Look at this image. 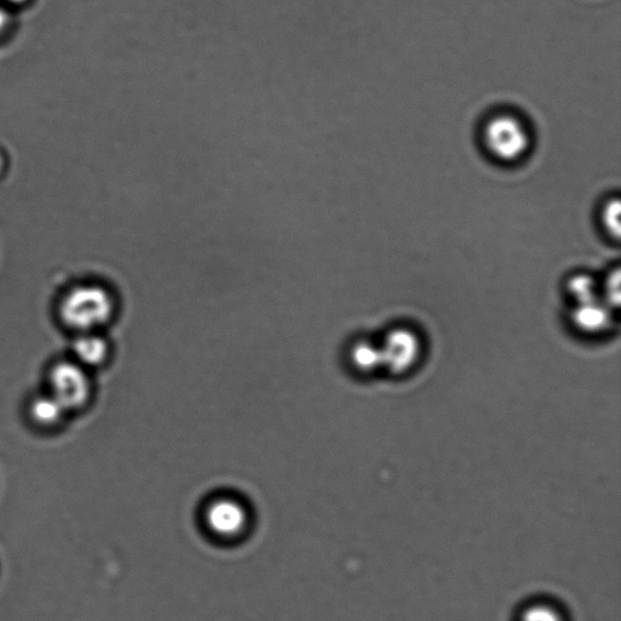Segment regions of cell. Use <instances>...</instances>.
Returning a JSON list of instances; mask_svg holds the SVG:
<instances>
[{"label": "cell", "instance_id": "cell-1", "mask_svg": "<svg viewBox=\"0 0 621 621\" xmlns=\"http://www.w3.org/2000/svg\"><path fill=\"white\" fill-rule=\"evenodd\" d=\"M59 313L65 326L77 333L98 332L115 316L116 300L99 284H79L62 298Z\"/></svg>", "mask_w": 621, "mask_h": 621}, {"label": "cell", "instance_id": "cell-2", "mask_svg": "<svg viewBox=\"0 0 621 621\" xmlns=\"http://www.w3.org/2000/svg\"><path fill=\"white\" fill-rule=\"evenodd\" d=\"M483 142L489 155L497 161L516 163L531 150L532 135L521 117L504 112L484 124Z\"/></svg>", "mask_w": 621, "mask_h": 621}, {"label": "cell", "instance_id": "cell-3", "mask_svg": "<svg viewBox=\"0 0 621 621\" xmlns=\"http://www.w3.org/2000/svg\"><path fill=\"white\" fill-rule=\"evenodd\" d=\"M49 393L58 400L67 412L87 406L93 393L88 369L76 361H60L50 368Z\"/></svg>", "mask_w": 621, "mask_h": 621}, {"label": "cell", "instance_id": "cell-4", "mask_svg": "<svg viewBox=\"0 0 621 621\" xmlns=\"http://www.w3.org/2000/svg\"><path fill=\"white\" fill-rule=\"evenodd\" d=\"M381 362L393 374L409 372L421 355L418 335L407 328L392 329L380 346Z\"/></svg>", "mask_w": 621, "mask_h": 621}, {"label": "cell", "instance_id": "cell-5", "mask_svg": "<svg viewBox=\"0 0 621 621\" xmlns=\"http://www.w3.org/2000/svg\"><path fill=\"white\" fill-rule=\"evenodd\" d=\"M210 531L222 538H235L247 526V511L237 500L224 498L210 504L205 514Z\"/></svg>", "mask_w": 621, "mask_h": 621}, {"label": "cell", "instance_id": "cell-6", "mask_svg": "<svg viewBox=\"0 0 621 621\" xmlns=\"http://www.w3.org/2000/svg\"><path fill=\"white\" fill-rule=\"evenodd\" d=\"M71 349L73 361L87 369L104 366L110 357V344L98 332L78 333Z\"/></svg>", "mask_w": 621, "mask_h": 621}, {"label": "cell", "instance_id": "cell-7", "mask_svg": "<svg viewBox=\"0 0 621 621\" xmlns=\"http://www.w3.org/2000/svg\"><path fill=\"white\" fill-rule=\"evenodd\" d=\"M573 326L580 332L588 334L601 333L609 326V307L598 304L597 301L574 305L572 310Z\"/></svg>", "mask_w": 621, "mask_h": 621}, {"label": "cell", "instance_id": "cell-8", "mask_svg": "<svg viewBox=\"0 0 621 621\" xmlns=\"http://www.w3.org/2000/svg\"><path fill=\"white\" fill-rule=\"evenodd\" d=\"M67 413L65 407L49 392L33 398L30 404L31 418L39 426L58 425L65 419Z\"/></svg>", "mask_w": 621, "mask_h": 621}, {"label": "cell", "instance_id": "cell-9", "mask_svg": "<svg viewBox=\"0 0 621 621\" xmlns=\"http://www.w3.org/2000/svg\"><path fill=\"white\" fill-rule=\"evenodd\" d=\"M349 358L352 368L361 374H372L376 369L383 366L380 346H376L368 340L356 341L351 346Z\"/></svg>", "mask_w": 621, "mask_h": 621}, {"label": "cell", "instance_id": "cell-10", "mask_svg": "<svg viewBox=\"0 0 621 621\" xmlns=\"http://www.w3.org/2000/svg\"><path fill=\"white\" fill-rule=\"evenodd\" d=\"M566 293L574 301V305L595 301L596 282L586 275H575L567 279Z\"/></svg>", "mask_w": 621, "mask_h": 621}, {"label": "cell", "instance_id": "cell-11", "mask_svg": "<svg viewBox=\"0 0 621 621\" xmlns=\"http://www.w3.org/2000/svg\"><path fill=\"white\" fill-rule=\"evenodd\" d=\"M620 201L618 197L611 198L603 205L601 212L602 225L608 235L614 239L620 237Z\"/></svg>", "mask_w": 621, "mask_h": 621}, {"label": "cell", "instance_id": "cell-12", "mask_svg": "<svg viewBox=\"0 0 621 621\" xmlns=\"http://www.w3.org/2000/svg\"><path fill=\"white\" fill-rule=\"evenodd\" d=\"M605 296L609 305L618 309L620 301V272L619 267L613 270L605 279Z\"/></svg>", "mask_w": 621, "mask_h": 621}, {"label": "cell", "instance_id": "cell-13", "mask_svg": "<svg viewBox=\"0 0 621 621\" xmlns=\"http://www.w3.org/2000/svg\"><path fill=\"white\" fill-rule=\"evenodd\" d=\"M523 621H562L560 614L546 606H538L529 609L523 615Z\"/></svg>", "mask_w": 621, "mask_h": 621}, {"label": "cell", "instance_id": "cell-14", "mask_svg": "<svg viewBox=\"0 0 621 621\" xmlns=\"http://www.w3.org/2000/svg\"><path fill=\"white\" fill-rule=\"evenodd\" d=\"M9 25V15L7 11L0 9V33L4 32Z\"/></svg>", "mask_w": 621, "mask_h": 621}, {"label": "cell", "instance_id": "cell-15", "mask_svg": "<svg viewBox=\"0 0 621 621\" xmlns=\"http://www.w3.org/2000/svg\"><path fill=\"white\" fill-rule=\"evenodd\" d=\"M8 2L14 3V4H22V3H25L26 0H8Z\"/></svg>", "mask_w": 621, "mask_h": 621}]
</instances>
